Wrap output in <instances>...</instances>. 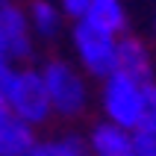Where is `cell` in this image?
Segmentation results:
<instances>
[{
	"label": "cell",
	"instance_id": "cell-1",
	"mask_svg": "<svg viewBox=\"0 0 156 156\" xmlns=\"http://www.w3.org/2000/svg\"><path fill=\"white\" fill-rule=\"evenodd\" d=\"M100 106H103V115L109 124L124 127L130 133L141 130L144 127V109H147V83L115 71L112 77L103 80Z\"/></svg>",
	"mask_w": 156,
	"mask_h": 156
},
{
	"label": "cell",
	"instance_id": "cell-2",
	"mask_svg": "<svg viewBox=\"0 0 156 156\" xmlns=\"http://www.w3.org/2000/svg\"><path fill=\"white\" fill-rule=\"evenodd\" d=\"M3 100H6L12 118H21L30 127H38V124H44L53 115L50 94H47V86H44L41 68H15Z\"/></svg>",
	"mask_w": 156,
	"mask_h": 156
},
{
	"label": "cell",
	"instance_id": "cell-3",
	"mask_svg": "<svg viewBox=\"0 0 156 156\" xmlns=\"http://www.w3.org/2000/svg\"><path fill=\"white\" fill-rule=\"evenodd\" d=\"M71 41H74L80 65L91 77L106 80L118 71V41H121V35H112V33H106V30L80 18V21H74Z\"/></svg>",
	"mask_w": 156,
	"mask_h": 156
},
{
	"label": "cell",
	"instance_id": "cell-4",
	"mask_svg": "<svg viewBox=\"0 0 156 156\" xmlns=\"http://www.w3.org/2000/svg\"><path fill=\"white\" fill-rule=\"evenodd\" d=\"M41 77H44V86H47V94H50L53 115L77 118L86 109L88 88H86L83 74L74 71V65H68L62 59H50L41 65Z\"/></svg>",
	"mask_w": 156,
	"mask_h": 156
},
{
	"label": "cell",
	"instance_id": "cell-5",
	"mask_svg": "<svg viewBox=\"0 0 156 156\" xmlns=\"http://www.w3.org/2000/svg\"><path fill=\"white\" fill-rule=\"evenodd\" d=\"M0 30L9 41V59H27L33 53V27L15 0H0Z\"/></svg>",
	"mask_w": 156,
	"mask_h": 156
},
{
	"label": "cell",
	"instance_id": "cell-6",
	"mask_svg": "<svg viewBox=\"0 0 156 156\" xmlns=\"http://www.w3.org/2000/svg\"><path fill=\"white\" fill-rule=\"evenodd\" d=\"M88 156H136V141L133 133L124 127H115L109 121H100L88 133Z\"/></svg>",
	"mask_w": 156,
	"mask_h": 156
},
{
	"label": "cell",
	"instance_id": "cell-7",
	"mask_svg": "<svg viewBox=\"0 0 156 156\" xmlns=\"http://www.w3.org/2000/svg\"><path fill=\"white\" fill-rule=\"evenodd\" d=\"M150 71H153V59H150V50L144 47V41L133 38V35H121V41H118V74L150 83Z\"/></svg>",
	"mask_w": 156,
	"mask_h": 156
},
{
	"label": "cell",
	"instance_id": "cell-8",
	"mask_svg": "<svg viewBox=\"0 0 156 156\" xmlns=\"http://www.w3.org/2000/svg\"><path fill=\"white\" fill-rule=\"evenodd\" d=\"M38 147L35 127L21 118H9L0 127V156H33Z\"/></svg>",
	"mask_w": 156,
	"mask_h": 156
},
{
	"label": "cell",
	"instance_id": "cell-9",
	"mask_svg": "<svg viewBox=\"0 0 156 156\" xmlns=\"http://www.w3.org/2000/svg\"><path fill=\"white\" fill-rule=\"evenodd\" d=\"M83 21L100 27L112 35H124L127 30V9H124L121 0H91V6L86 9Z\"/></svg>",
	"mask_w": 156,
	"mask_h": 156
},
{
	"label": "cell",
	"instance_id": "cell-10",
	"mask_svg": "<svg viewBox=\"0 0 156 156\" xmlns=\"http://www.w3.org/2000/svg\"><path fill=\"white\" fill-rule=\"evenodd\" d=\"M62 6L53 3V0H33L30 9H27V18H30V27H33V35H50L59 33V24H62Z\"/></svg>",
	"mask_w": 156,
	"mask_h": 156
},
{
	"label": "cell",
	"instance_id": "cell-11",
	"mask_svg": "<svg viewBox=\"0 0 156 156\" xmlns=\"http://www.w3.org/2000/svg\"><path fill=\"white\" fill-rule=\"evenodd\" d=\"M33 156H88L86 141L65 136V139H50V141H38Z\"/></svg>",
	"mask_w": 156,
	"mask_h": 156
},
{
	"label": "cell",
	"instance_id": "cell-12",
	"mask_svg": "<svg viewBox=\"0 0 156 156\" xmlns=\"http://www.w3.org/2000/svg\"><path fill=\"white\" fill-rule=\"evenodd\" d=\"M133 141H136V156H156V124L136 130Z\"/></svg>",
	"mask_w": 156,
	"mask_h": 156
},
{
	"label": "cell",
	"instance_id": "cell-13",
	"mask_svg": "<svg viewBox=\"0 0 156 156\" xmlns=\"http://www.w3.org/2000/svg\"><path fill=\"white\" fill-rule=\"evenodd\" d=\"M59 6L65 15H71L74 21H80V18L86 15V9L91 6V0H59Z\"/></svg>",
	"mask_w": 156,
	"mask_h": 156
},
{
	"label": "cell",
	"instance_id": "cell-14",
	"mask_svg": "<svg viewBox=\"0 0 156 156\" xmlns=\"http://www.w3.org/2000/svg\"><path fill=\"white\" fill-rule=\"evenodd\" d=\"M12 74H15L12 62H0V97L6 94V86H9V80H12Z\"/></svg>",
	"mask_w": 156,
	"mask_h": 156
},
{
	"label": "cell",
	"instance_id": "cell-15",
	"mask_svg": "<svg viewBox=\"0 0 156 156\" xmlns=\"http://www.w3.org/2000/svg\"><path fill=\"white\" fill-rule=\"evenodd\" d=\"M0 62H12L9 59V41H6V35H3V30H0Z\"/></svg>",
	"mask_w": 156,
	"mask_h": 156
},
{
	"label": "cell",
	"instance_id": "cell-16",
	"mask_svg": "<svg viewBox=\"0 0 156 156\" xmlns=\"http://www.w3.org/2000/svg\"><path fill=\"white\" fill-rule=\"evenodd\" d=\"M9 118H12V112H9V106H6V100H3V97H0V127H3V124H6Z\"/></svg>",
	"mask_w": 156,
	"mask_h": 156
},
{
	"label": "cell",
	"instance_id": "cell-17",
	"mask_svg": "<svg viewBox=\"0 0 156 156\" xmlns=\"http://www.w3.org/2000/svg\"><path fill=\"white\" fill-rule=\"evenodd\" d=\"M153 27H156V21H153Z\"/></svg>",
	"mask_w": 156,
	"mask_h": 156
}]
</instances>
